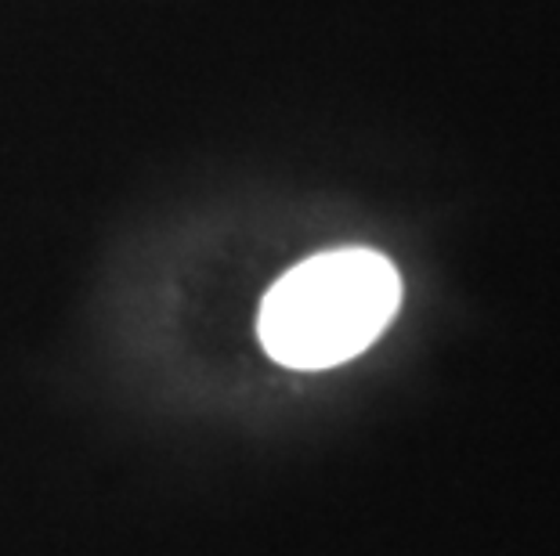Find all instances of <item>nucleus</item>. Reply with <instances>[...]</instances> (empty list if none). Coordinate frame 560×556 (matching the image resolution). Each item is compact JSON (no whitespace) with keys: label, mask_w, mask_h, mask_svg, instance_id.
<instances>
[{"label":"nucleus","mask_w":560,"mask_h":556,"mask_svg":"<svg viewBox=\"0 0 560 556\" xmlns=\"http://www.w3.org/2000/svg\"><path fill=\"white\" fill-rule=\"evenodd\" d=\"M401 304L395 264L376 250H329L268 289L257 315L265 351L285 369H332L373 343Z\"/></svg>","instance_id":"1"}]
</instances>
